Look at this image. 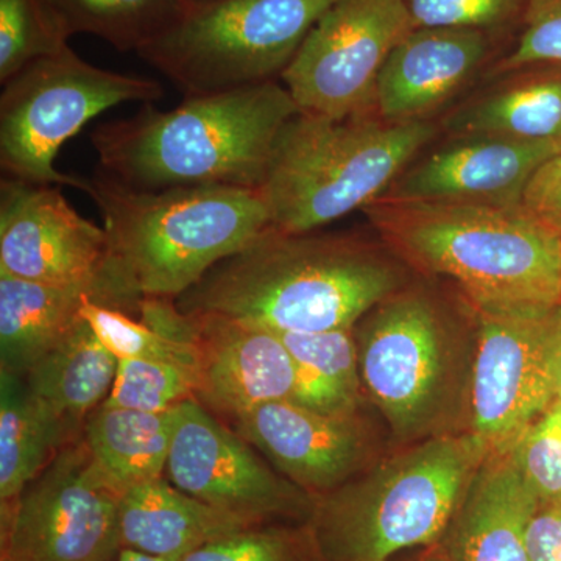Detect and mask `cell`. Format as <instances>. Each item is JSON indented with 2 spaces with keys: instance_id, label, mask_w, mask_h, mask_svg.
<instances>
[{
  "instance_id": "5bb4252c",
  "label": "cell",
  "mask_w": 561,
  "mask_h": 561,
  "mask_svg": "<svg viewBox=\"0 0 561 561\" xmlns=\"http://www.w3.org/2000/svg\"><path fill=\"white\" fill-rule=\"evenodd\" d=\"M105 228L84 219L55 184L2 176L0 275L35 283L98 279L110 267Z\"/></svg>"
},
{
  "instance_id": "484cf974",
  "label": "cell",
  "mask_w": 561,
  "mask_h": 561,
  "mask_svg": "<svg viewBox=\"0 0 561 561\" xmlns=\"http://www.w3.org/2000/svg\"><path fill=\"white\" fill-rule=\"evenodd\" d=\"M298 370L295 401L321 413L362 411V387L354 328L327 332H276Z\"/></svg>"
},
{
  "instance_id": "4dcf8cb0",
  "label": "cell",
  "mask_w": 561,
  "mask_h": 561,
  "mask_svg": "<svg viewBox=\"0 0 561 561\" xmlns=\"http://www.w3.org/2000/svg\"><path fill=\"white\" fill-rule=\"evenodd\" d=\"M508 453L538 500H561V402H553Z\"/></svg>"
},
{
  "instance_id": "f35d334b",
  "label": "cell",
  "mask_w": 561,
  "mask_h": 561,
  "mask_svg": "<svg viewBox=\"0 0 561 561\" xmlns=\"http://www.w3.org/2000/svg\"><path fill=\"white\" fill-rule=\"evenodd\" d=\"M192 3L214 2V0H191Z\"/></svg>"
},
{
  "instance_id": "f1b7e54d",
  "label": "cell",
  "mask_w": 561,
  "mask_h": 561,
  "mask_svg": "<svg viewBox=\"0 0 561 561\" xmlns=\"http://www.w3.org/2000/svg\"><path fill=\"white\" fill-rule=\"evenodd\" d=\"M198 368L171 362L119 359L116 379L103 405L139 412H168L195 400Z\"/></svg>"
},
{
  "instance_id": "277c9868",
  "label": "cell",
  "mask_w": 561,
  "mask_h": 561,
  "mask_svg": "<svg viewBox=\"0 0 561 561\" xmlns=\"http://www.w3.org/2000/svg\"><path fill=\"white\" fill-rule=\"evenodd\" d=\"M364 213L411 271L448 279L476 311L561 305V234L523 206L381 198Z\"/></svg>"
},
{
  "instance_id": "ac0fdd59",
  "label": "cell",
  "mask_w": 561,
  "mask_h": 561,
  "mask_svg": "<svg viewBox=\"0 0 561 561\" xmlns=\"http://www.w3.org/2000/svg\"><path fill=\"white\" fill-rule=\"evenodd\" d=\"M489 51L483 31L413 28L379 73L373 111L390 122L431 121L470 83Z\"/></svg>"
},
{
  "instance_id": "74e56055",
  "label": "cell",
  "mask_w": 561,
  "mask_h": 561,
  "mask_svg": "<svg viewBox=\"0 0 561 561\" xmlns=\"http://www.w3.org/2000/svg\"><path fill=\"white\" fill-rule=\"evenodd\" d=\"M556 402H561V367H560V376H559V386H557Z\"/></svg>"
},
{
  "instance_id": "52a82bcc",
  "label": "cell",
  "mask_w": 561,
  "mask_h": 561,
  "mask_svg": "<svg viewBox=\"0 0 561 561\" xmlns=\"http://www.w3.org/2000/svg\"><path fill=\"white\" fill-rule=\"evenodd\" d=\"M437 133L432 121L390 122L375 111L346 119L298 113L280 131L261 186L272 227L319 231L364 210Z\"/></svg>"
},
{
  "instance_id": "3957f363",
  "label": "cell",
  "mask_w": 561,
  "mask_h": 561,
  "mask_svg": "<svg viewBox=\"0 0 561 561\" xmlns=\"http://www.w3.org/2000/svg\"><path fill=\"white\" fill-rule=\"evenodd\" d=\"M365 398L397 448L470 431L478 321L456 291L412 279L354 327Z\"/></svg>"
},
{
  "instance_id": "7402d4cb",
  "label": "cell",
  "mask_w": 561,
  "mask_h": 561,
  "mask_svg": "<svg viewBox=\"0 0 561 561\" xmlns=\"http://www.w3.org/2000/svg\"><path fill=\"white\" fill-rule=\"evenodd\" d=\"M500 79L443 121L449 135L561 142V65L531 66Z\"/></svg>"
},
{
  "instance_id": "7c38bea8",
  "label": "cell",
  "mask_w": 561,
  "mask_h": 561,
  "mask_svg": "<svg viewBox=\"0 0 561 561\" xmlns=\"http://www.w3.org/2000/svg\"><path fill=\"white\" fill-rule=\"evenodd\" d=\"M412 31L404 0H337L279 81L300 113L330 119L370 113L387 58Z\"/></svg>"
},
{
  "instance_id": "1f68e13d",
  "label": "cell",
  "mask_w": 561,
  "mask_h": 561,
  "mask_svg": "<svg viewBox=\"0 0 561 561\" xmlns=\"http://www.w3.org/2000/svg\"><path fill=\"white\" fill-rule=\"evenodd\" d=\"M518 43L491 69V76L541 65H561V0H526Z\"/></svg>"
},
{
  "instance_id": "9c48e42d",
  "label": "cell",
  "mask_w": 561,
  "mask_h": 561,
  "mask_svg": "<svg viewBox=\"0 0 561 561\" xmlns=\"http://www.w3.org/2000/svg\"><path fill=\"white\" fill-rule=\"evenodd\" d=\"M162 94L158 81L98 68L69 46L32 61L2 84L3 176L84 192L88 179L55 169L62 144L103 111L128 102L146 105Z\"/></svg>"
},
{
  "instance_id": "d4e9b609",
  "label": "cell",
  "mask_w": 561,
  "mask_h": 561,
  "mask_svg": "<svg viewBox=\"0 0 561 561\" xmlns=\"http://www.w3.org/2000/svg\"><path fill=\"white\" fill-rule=\"evenodd\" d=\"M176 409L153 413L101 404L84 421L81 438L121 494L164 478Z\"/></svg>"
},
{
  "instance_id": "d6a6232c",
  "label": "cell",
  "mask_w": 561,
  "mask_h": 561,
  "mask_svg": "<svg viewBox=\"0 0 561 561\" xmlns=\"http://www.w3.org/2000/svg\"><path fill=\"white\" fill-rule=\"evenodd\" d=\"M413 28L485 31L523 13L526 0H404Z\"/></svg>"
},
{
  "instance_id": "e575fe53",
  "label": "cell",
  "mask_w": 561,
  "mask_h": 561,
  "mask_svg": "<svg viewBox=\"0 0 561 561\" xmlns=\"http://www.w3.org/2000/svg\"><path fill=\"white\" fill-rule=\"evenodd\" d=\"M530 561H561V500L540 501L527 527Z\"/></svg>"
},
{
  "instance_id": "8fae6325",
  "label": "cell",
  "mask_w": 561,
  "mask_h": 561,
  "mask_svg": "<svg viewBox=\"0 0 561 561\" xmlns=\"http://www.w3.org/2000/svg\"><path fill=\"white\" fill-rule=\"evenodd\" d=\"M121 497L83 438L70 442L16 500L0 504V561L116 559Z\"/></svg>"
},
{
  "instance_id": "836d02e7",
  "label": "cell",
  "mask_w": 561,
  "mask_h": 561,
  "mask_svg": "<svg viewBox=\"0 0 561 561\" xmlns=\"http://www.w3.org/2000/svg\"><path fill=\"white\" fill-rule=\"evenodd\" d=\"M522 206L561 234V151L534 173L524 191Z\"/></svg>"
},
{
  "instance_id": "cb8c5ba5",
  "label": "cell",
  "mask_w": 561,
  "mask_h": 561,
  "mask_svg": "<svg viewBox=\"0 0 561 561\" xmlns=\"http://www.w3.org/2000/svg\"><path fill=\"white\" fill-rule=\"evenodd\" d=\"M117 367L119 359L81 312L76 327L39 357L24 378L33 393L81 434L88 416L108 398Z\"/></svg>"
},
{
  "instance_id": "8992f818",
  "label": "cell",
  "mask_w": 561,
  "mask_h": 561,
  "mask_svg": "<svg viewBox=\"0 0 561 561\" xmlns=\"http://www.w3.org/2000/svg\"><path fill=\"white\" fill-rule=\"evenodd\" d=\"M84 192L101 213L111 260L140 298L176 300L272 225L251 187L138 191L101 172Z\"/></svg>"
},
{
  "instance_id": "6da1fadb",
  "label": "cell",
  "mask_w": 561,
  "mask_h": 561,
  "mask_svg": "<svg viewBox=\"0 0 561 561\" xmlns=\"http://www.w3.org/2000/svg\"><path fill=\"white\" fill-rule=\"evenodd\" d=\"M411 272L389 247L364 236L290 234L271 225L175 302L184 313L275 332L346 330L408 286Z\"/></svg>"
},
{
  "instance_id": "e0dca14e",
  "label": "cell",
  "mask_w": 561,
  "mask_h": 561,
  "mask_svg": "<svg viewBox=\"0 0 561 561\" xmlns=\"http://www.w3.org/2000/svg\"><path fill=\"white\" fill-rule=\"evenodd\" d=\"M194 317L197 324V400L227 424L260 405L295 401L298 370L275 331L219 316Z\"/></svg>"
},
{
  "instance_id": "d6986e66",
  "label": "cell",
  "mask_w": 561,
  "mask_h": 561,
  "mask_svg": "<svg viewBox=\"0 0 561 561\" xmlns=\"http://www.w3.org/2000/svg\"><path fill=\"white\" fill-rule=\"evenodd\" d=\"M142 300L113 260L103 275L88 283H35L0 275V370L24 376L76 327L87 302L138 316Z\"/></svg>"
},
{
  "instance_id": "4fadbf2b",
  "label": "cell",
  "mask_w": 561,
  "mask_h": 561,
  "mask_svg": "<svg viewBox=\"0 0 561 561\" xmlns=\"http://www.w3.org/2000/svg\"><path fill=\"white\" fill-rule=\"evenodd\" d=\"M164 478L217 511L261 524L308 523L316 497L197 400L176 409Z\"/></svg>"
},
{
  "instance_id": "83f0119b",
  "label": "cell",
  "mask_w": 561,
  "mask_h": 561,
  "mask_svg": "<svg viewBox=\"0 0 561 561\" xmlns=\"http://www.w3.org/2000/svg\"><path fill=\"white\" fill-rule=\"evenodd\" d=\"M49 0H0V83L25 66L68 47Z\"/></svg>"
},
{
  "instance_id": "44dd1931",
  "label": "cell",
  "mask_w": 561,
  "mask_h": 561,
  "mask_svg": "<svg viewBox=\"0 0 561 561\" xmlns=\"http://www.w3.org/2000/svg\"><path fill=\"white\" fill-rule=\"evenodd\" d=\"M254 524L217 511L165 478L125 491L119 504L121 549L181 560Z\"/></svg>"
},
{
  "instance_id": "9a60e30c",
  "label": "cell",
  "mask_w": 561,
  "mask_h": 561,
  "mask_svg": "<svg viewBox=\"0 0 561 561\" xmlns=\"http://www.w3.org/2000/svg\"><path fill=\"white\" fill-rule=\"evenodd\" d=\"M231 427L316 500L381 459V438L362 411L321 413L276 401L253 409Z\"/></svg>"
},
{
  "instance_id": "5b68a950",
  "label": "cell",
  "mask_w": 561,
  "mask_h": 561,
  "mask_svg": "<svg viewBox=\"0 0 561 561\" xmlns=\"http://www.w3.org/2000/svg\"><path fill=\"white\" fill-rule=\"evenodd\" d=\"M489 448L472 432L401 446L317 497L311 526L323 561H391L440 545Z\"/></svg>"
},
{
  "instance_id": "4316f807",
  "label": "cell",
  "mask_w": 561,
  "mask_h": 561,
  "mask_svg": "<svg viewBox=\"0 0 561 561\" xmlns=\"http://www.w3.org/2000/svg\"><path fill=\"white\" fill-rule=\"evenodd\" d=\"M66 35L88 33L121 51H138L172 28L191 0H49Z\"/></svg>"
},
{
  "instance_id": "d590c367",
  "label": "cell",
  "mask_w": 561,
  "mask_h": 561,
  "mask_svg": "<svg viewBox=\"0 0 561 561\" xmlns=\"http://www.w3.org/2000/svg\"><path fill=\"white\" fill-rule=\"evenodd\" d=\"M404 561H449L442 545L431 546V548L416 549L408 560Z\"/></svg>"
},
{
  "instance_id": "ffe728a7",
  "label": "cell",
  "mask_w": 561,
  "mask_h": 561,
  "mask_svg": "<svg viewBox=\"0 0 561 561\" xmlns=\"http://www.w3.org/2000/svg\"><path fill=\"white\" fill-rule=\"evenodd\" d=\"M540 500L511 453H490L440 545L449 561H530L527 527Z\"/></svg>"
},
{
  "instance_id": "8d00e7d4",
  "label": "cell",
  "mask_w": 561,
  "mask_h": 561,
  "mask_svg": "<svg viewBox=\"0 0 561 561\" xmlns=\"http://www.w3.org/2000/svg\"><path fill=\"white\" fill-rule=\"evenodd\" d=\"M111 561H180L175 559H162V557L149 556V553L133 551V549H121L116 559Z\"/></svg>"
},
{
  "instance_id": "ba28073f",
  "label": "cell",
  "mask_w": 561,
  "mask_h": 561,
  "mask_svg": "<svg viewBox=\"0 0 561 561\" xmlns=\"http://www.w3.org/2000/svg\"><path fill=\"white\" fill-rule=\"evenodd\" d=\"M337 0H214L192 3L138 51L184 98L279 81L302 41Z\"/></svg>"
},
{
  "instance_id": "603a6c76",
  "label": "cell",
  "mask_w": 561,
  "mask_h": 561,
  "mask_svg": "<svg viewBox=\"0 0 561 561\" xmlns=\"http://www.w3.org/2000/svg\"><path fill=\"white\" fill-rule=\"evenodd\" d=\"M24 376L0 370V504H10L80 438Z\"/></svg>"
},
{
  "instance_id": "7a4b0ae2",
  "label": "cell",
  "mask_w": 561,
  "mask_h": 561,
  "mask_svg": "<svg viewBox=\"0 0 561 561\" xmlns=\"http://www.w3.org/2000/svg\"><path fill=\"white\" fill-rule=\"evenodd\" d=\"M300 113L280 81L146 103L128 119L99 125L91 142L101 172L138 191L234 186L261 190L276 140Z\"/></svg>"
},
{
  "instance_id": "30bf717a",
  "label": "cell",
  "mask_w": 561,
  "mask_h": 561,
  "mask_svg": "<svg viewBox=\"0 0 561 561\" xmlns=\"http://www.w3.org/2000/svg\"><path fill=\"white\" fill-rule=\"evenodd\" d=\"M474 313L478 346L470 432L485 443L490 453L504 454L556 402L561 305L513 312L474 309Z\"/></svg>"
},
{
  "instance_id": "f546056e",
  "label": "cell",
  "mask_w": 561,
  "mask_h": 561,
  "mask_svg": "<svg viewBox=\"0 0 561 561\" xmlns=\"http://www.w3.org/2000/svg\"><path fill=\"white\" fill-rule=\"evenodd\" d=\"M180 561H323L309 523L249 527L209 542Z\"/></svg>"
},
{
  "instance_id": "2e32d148",
  "label": "cell",
  "mask_w": 561,
  "mask_h": 561,
  "mask_svg": "<svg viewBox=\"0 0 561 561\" xmlns=\"http://www.w3.org/2000/svg\"><path fill=\"white\" fill-rule=\"evenodd\" d=\"M560 151L561 142L486 133L451 135L437 149L419 154L382 201L515 208L522 206L524 191L537 169Z\"/></svg>"
}]
</instances>
